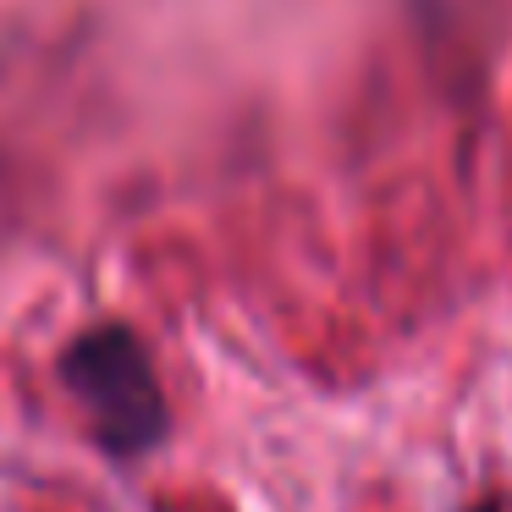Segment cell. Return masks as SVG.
Returning <instances> with one entry per match:
<instances>
[{
	"instance_id": "obj_1",
	"label": "cell",
	"mask_w": 512,
	"mask_h": 512,
	"mask_svg": "<svg viewBox=\"0 0 512 512\" xmlns=\"http://www.w3.org/2000/svg\"><path fill=\"white\" fill-rule=\"evenodd\" d=\"M61 386L83 402L94 441L111 457H138L166 441V391L138 331L105 320L61 353Z\"/></svg>"
},
{
	"instance_id": "obj_2",
	"label": "cell",
	"mask_w": 512,
	"mask_h": 512,
	"mask_svg": "<svg viewBox=\"0 0 512 512\" xmlns=\"http://www.w3.org/2000/svg\"><path fill=\"white\" fill-rule=\"evenodd\" d=\"M468 512H501V507H496V501H479V507H468Z\"/></svg>"
}]
</instances>
